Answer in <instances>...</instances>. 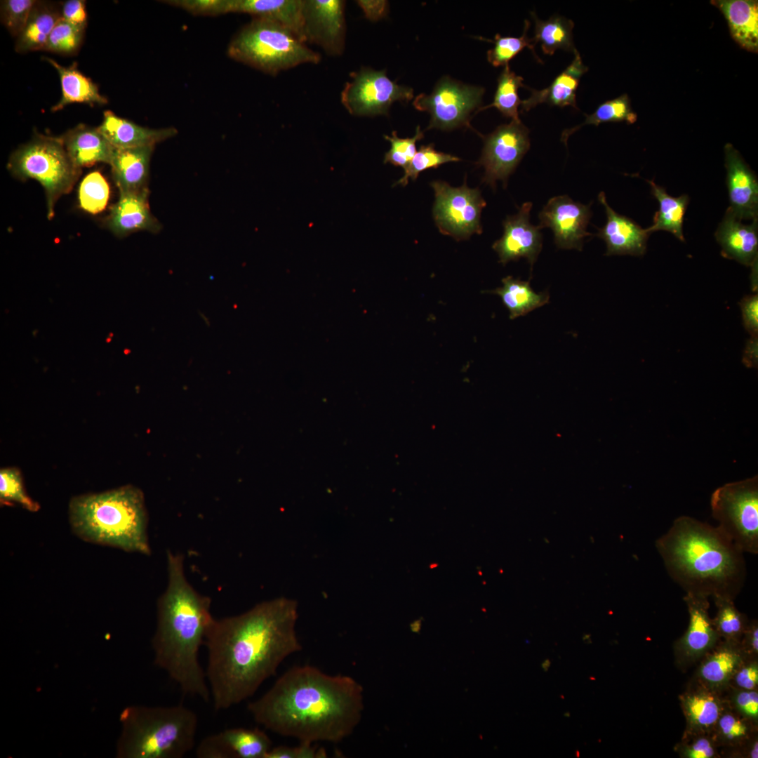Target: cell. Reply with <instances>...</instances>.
I'll use <instances>...</instances> for the list:
<instances>
[{"label":"cell","mask_w":758,"mask_h":758,"mask_svg":"<svg viewBox=\"0 0 758 758\" xmlns=\"http://www.w3.org/2000/svg\"><path fill=\"white\" fill-rule=\"evenodd\" d=\"M297 618V602L278 597L239 615L214 619L204 644L206 675L216 710L252 696L285 658L302 650Z\"/></svg>","instance_id":"1"},{"label":"cell","mask_w":758,"mask_h":758,"mask_svg":"<svg viewBox=\"0 0 758 758\" xmlns=\"http://www.w3.org/2000/svg\"><path fill=\"white\" fill-rule=\"evenodd\" d=\"M362 686L352 677L310 666L284 672L248 710L258 724L300 743H338L352 734L364 709Z\"/></svg>","instance_id":"2"},{"label":"cell","mask_w":758,"mask_h":758,"mask_svg":"<svg viewBox=\"0 0 758 758\" xmlns=\"http://www.w3.org/2000/svg\"><path fill=\"white\" fill-rule=\"evenodd\" d=\"M167 571L168 584L157 601V626L152 641L154 664L183 693L208 702L210 689L198 656L215 619L211 600L187 581L180 554L167 552Z\"/></svg>","instance_id":"3"},{"label":"cell","mask_w":758,"mask_h":758,"mask_svg":"<svg viewBox=\"0 0 758 758\" xmlns=\"http://www.w3.org/2000/svg\"><path fill=\"white\" fill-rule=\"evenodd\" d=\"M655 547L668 575L686 593L735 599L744 587V553L717 526L681 516Z\"/></svg>","instance_id":"4"},{"label":"cell","mask_w":758,"mask_h":758,"mask_svg":"<svg viewBox=\"0 0 758 758\" xmlns=\"http://www.w3.org/2000/svg\"><path fill=\"white\" fill-rule=\"evenodd\" d=\"M68 514L72 531L84 541L125 552L151 553L144 495L132 485L74 496Z\"/></svg>","instance_id":"5"},{"label":"cell","mask_w":758,"mask_h":758,"mask_svg":"<svg viewBox=\"0 0 758 758\" xmlns=\"http://www.w3.org/2000/svg\"><path fill=\"white\" fill-rule=\"evenodd\" d=\"M119 721V758H181L195 745L198 718L182 705L128 706Z\"/></svg>","instance_id":"6"},{"label":"cell","mask_w":758,"mask_h":758,"mask_svg":"<svg viewBox=\"0 0 758 758\" xmlns=\"http://www.w3.org/2000/svg\"><path fill=\"white\" fill-rule=\"evenodd\" d=\"M233 59L275 75L300 64L318 63L321 57L291 29L277 22L253 18L228 46Z\"/></svg>","instance_id":"7"},{"label":"cell","mask_w":758,"mask_h":758,"mask_svg":"<svg viewBox=\"0 0 758 758\" xmlns=\"http://www.w3.org/2000/svg\"><path fill=\"white\" fill-rule=\"evenodd\" d=\"M7 168L15 178L34 179L41 185L49 220L54 217L57 201L72 190L81 173V168L73 163L60 137L39 133H34L29 141L13 151Z\"/></svg>","instance_id":"8"},{"label":"cell","mask_w":758,"mask_h":758,"mask_svg":"<svg viewBox=\"0 0 758 758\" xmlns=\"http://www.w3.org/2000/svg\"><path fill=\"white\" fill-rule=\"evenodd\" d=\"M712 514L722 531L743 552L758 553L757 476L725 484L712 493Z\"/></svg>","instance_id":"9"},{"label":"cell","mask_w":758,"mask_h":758,"mask_svg":"<svg viewBox=\"0 0 758 758\" xmlns=\"http://www.w3.org/2000/svg\"><path fill=\"white\" fill-rule=\"evenodd\" d=\"M484 93L482 87L465 85L444 77L438 81L431 94H419L413 105L416 109L430 114L427 129L470 128L471 113L481 105Z\"/></svg>","instance_id":"10"},{"label":"cell","mask_w":758,"mask_h":758,"mask_svg":"<svg viewBox=\"0 0 758 758\" xmlns=\"http://www.w3.org/2000/svg\"><path fill=\"white\" fill-rule=\"evenodd\" d=\"M431 185L434 191L433 215L440 232L456 239H465L481 234V213L486 202L480 191L464 184L453 187L441 180Z\"/></svg>","instance_id":"11"},{"label":"cell","mask_w":758,"mask_h":758,"mask_svg":"<svg viewBox=\"0 0 758 758\" xmlns=\"http://www.w3.org/2000/svg\"><path fill=\"white\" fill-rule=\"evenodd\" d=\"M351 78L341 92V102L354 116L387 115L394 102H408L413 98L411 88L398 85L385 70L364 67Z\"/></svg>","instance_id":"12"},{"label":"cell","mask_w":758,"mask_h":758,"mask_svg":"<svg viewBox=\"0 0 758 758\" xmlns=\"http://www.w3.org/2000/svg\"><path fill=\"white\" fill-rule=\"evenodd\" d=\"M528 133L520 119L512 120L484 138L482 154L477 162L484 168V182L492 187H495L497 180L506 182L529 149Z\"/></svg>","instance_id":"13"},{"label":"cell","mask_w":758,"mask_h":758,"mask_svg":"<svg viewBox=\"0 0 758 758\" xmlns=\"http://www.w3.org/2000/svg\"><path fill=\"white\" fill-rule=\"evenodd\" d=\"M708 597L686 593L684 601L689 615V621L684 634L674 644L677 666L685 670L699 660L720 640L709 616Z\"/></svg>","instance_id":"14"},{"label":"cell","mask_w":758,"mask_h":758,"mask_svg":"<svg viewBox=\"0 0 758 758\" xmlns=\"http://www.w3.org/2000/svg\"><path fill=\"white\" fill-rule=\"evenodd\" d=\"M590 205L576 202L566 195L552 197L540 212L538 226L552 230L558 248L581 251L584 239L591 235L586 230L592 215Z\"/></svg>","instance_id":"15"},{"label":"cell","mask_w":758,"mask_h":758,"mask_svg":"<svg viewBox=\"0 0 758 758\" xmlns=\"http://www.w3.org/2000/svg\"><path fill=\"white\" fill-rule=\"evenodd\" d=\"M344 11V1L304 0L305 42L320 46L331 55L342 54L345 38Z\"/></svg>","instance_id":"16"},{"label":"cell","mask_w":758,"mask_h":758,"mask_svg":"<svg viewBox=\"0 0 758 758\" xmlns=\"http://www.w3.org/2000/svg\"><path fill=\"white\" fill-rule=\"evenodd\" d=\"M272 741L262 730L231 728L204 738L196 748L199 758H266Z\"/></svg>","instance_id":"17"},{"label":"cell","mask_w":758,"mask_h":758,"mask_svg":"<svg viewBox=\"0 0 758 758\" xmlns=\"http://www.w3.org/2000/svg\"><path fill=\"white\" fill-rule=\"evenodd\" d=\"M531 202L522 204L518 213L503 222V234L493 244L499 261L505 265L525 258L531 265L536 262L542 248V234L538 226L530 222Z\"/></svg>","instance_id":"18"},{"label":"cell","mask_w":758,"mask_h":758,"mask_svg":"<svg viewBox=\"0 0 758 758\" xmlns=\"http://www.w3.org/2000/svg\"><path fill=\"white\" fill-rule=\"evenodd\" d=\"M724 153L730 201L727 209L740 220H756L758 214L757 178L731 144H726Z\"/></svg>","instance_id":"19"},{"label":"cell","mask_w":758,"mask_h":758,"mask_svg":"<svg viewBox=\"0 0 758 758\" xmlns=\"http://www.w3.org/2000/svg\"><path fill=\"white\" fill-rule=\"evenodd\" d=\"M679 700L686 719L684 733H712L727 705L722 692L706 687L693 677Z\"/></svg>","instance_id":"20"},{"label":"cell","mask_w":758,"mask_h":758,"mask_svg":"<svg viewBox=\"0 0 758 758\" xmlns=\"http://www.w3.org/2000/svg\"><path fill=\"white\" fill-rule=\"evenodd\" d=\"M598 200L604 206L607 218L606 224L598 229L597 234L606 242L605 255L642 256L646 253L650 234L630 218L613 210L608 204L604 192L599 194Z\"/></svg>","instance_id":"21"},{"label":"cell","mask_w":758,"mask_h":758,"mask_svg":"<svg viewBox=\"0 0 758 758\" xmlns=\"http://www.w3.org/2000/svg\"><path fill=\"white\" fill-rule=\"evenodd\" d=\"M149 194V191L119 194L105 220L106 227L120 238L138 231L159 232L162 225L151 213Z\"/></svg>","instance_id":"22"},{"label":"cell","mask_w":758,"mask_h":758,"mask_svg":"<svg viewBox=\"0 0 758 758\" xmlns=\"http://www.w3.org/2000/svg\"><path fill=\"white\" fill-rule=\"evenodd\" d=\"M154 146L114 147L109 163L119 194L149 191V164Z\"/></svg>","instance_id":"23"},{"label":"cell","mask_w":758,"mask_h":758,"mask_svg":"<svg viewBox=\"0 0 758 758\" xmlns=\"http://www.w3.org/2000/svg\"><path fill=\"white\" fill-rule=\"evenodd\" d=\"M722 255L746 266L757 262V220L743 224L728 209L715 232Z\"/></svg>","instance_id":"24"},{"label":"cell","mask_w":758,"mask_h":758,"mask_svg":"<svg viewBox=\"0 0 758 758\" xmlns=\"http://www.w3.org/2000/svg\"><path fill=\"white\" fill-rule=\"evenodd\" d=\"M745 659L739 644L721 639L699 660L693 678L706 687L722 693Z\"/></svg>","instance_id":"25"},{"label":"cell","mask_w":758,"mask_h":758,"mask_svg":"<svg viewBox=\"0 0 758 758\" xmlns=\"http://www.w3.org/2000/svg\"><path fill=\"white\" fill-rule=\"evenodd\" d=\"M98 128L116 148L155 146L178 133L174 127L154 129L140 126L110 110L104 112L102 121Z\"/></svg>","instance_id":"26"},{"label":"cell","mask_w":758,"mask_h":758,"mask_svg":"<svg viewBox=\"0 0 758 758\" xmlns=\"http://www.w3.org/2000/svg\"><path fill=\"white\" fill-rule=\"evenodd\" d=\"M69 157L79 168L109 164L114 149L98 127L79 124L60 136Z\"/></svg>","instance_id":"27"},{"label":"cell","mask_w":758,"mask_h":758,"mask_svg":"<svg viewBox=\"0 0 758 758\" xmlns=\"http://www.w3.org/2000/svg\"><path fill=\"white\" fill-rule=\"evenodd\" d=\"M571 63L547 88L538 91L528 88L531 96L521 102V112H527L539 104L547 103L552 106H571L578 109L576 91L581 77L587 71L576 50Z\"/></svg>","instance_id":"28"},{"label":"cell","mask_w":758,"mask_h":758,"mask_svg":"<svg viewBox=\"0 0 758 758\" xmlns=\"http://www.w3.org/2000/svg\"><path fill=\"white\" fill-rule=\"evenodd\" d=\"M303 4L304 0H230V13H247L281 24L305 43Z\"/></svg>","instance_id":"29"},{"label":"cell","mask_w":758,"mask_h":758,"mask_svg":"<svg viewBox=\"0 0 758 758\" xmlns=\"http://www.w3.org/2000/svg\"><path fill=\"white\" fill-rule=\"evenodd\" d=\"M710 3L724 15L733 40L747 51L757 53L758 1L712 0Z\"/></svg>","instance_id":"30"},{"label":"cell","mask_w":758,"mask_h":758,"mask_svg":"<svg viewBox=\"0 0 758 758\" xmlns=\"http://www.w3.org/2000/svg\"><path fill=\"white\" fill-rule=\"evenodd\" d=\"M42 59L56 69L61 83L62 95L60 100L51 107L52 112L60 111L75 102L85 103L91 107L107 103V98L100 93L97 84L78 69L76 62L64 67L51 58L43 57Z\"/></svg>","instance_id":"31"},{"label":"cell","mask_w":758,"mask_h":758,"mask_svg":"<svg viewBox=\"0 0 758 758\" xmlns=\"http://www.w3.org/2000/svg\"><path fill=\"white\" fill-rule=\"evenodd\" d=\"M61 18V6L58 4L36 1L23 30L16 38L15 51L26 53L44 51L51 31Z\"/></svg>","instance_id":"32"},{"label":"cell","mask_w":758,"mask_h":758,"mask_svg":"<svg viewBox=\"0 0 758 758\" xmlns=\"http://www.w3.org/2000/svg\"><path fill=\"white\" fill-rule=\"evenodd\" d=\"M646 181L651 186V194L659 203V210L654 214L653 224L646 228V231L649 234L659 230L667 231L684 241L683 222L689 203V196L671 197L664 187L656 185L653 180Z\"/></svg>","instance_id":"33"},{"label":"cell","mask_w":758,"mask_h":758,"mask_svg":"<svg viewBox=\"0 0 758 758\" xmlns=\"http://www.w3.org/2000/svg\"><path fill=\"white\" fill-rule=\"evenodd\" d=\"M503 286L489 291L499 295L510 312V318L514 319L543 306L549 302L547 292H535L529 281H522L507 276L502 279Z\"/></svg>","instance_id":"34"},{"label":"cell","mask_w":758,"mask_h":758,"mask_svg":"<svg viewBox=\"0 0 758 758\" xmlns=\"http://www.w3.org/2000/svg\"><path fill=\"white\" fill-rule=\"evenodd\" d=\"M757 726L727 705L712 732L721 748L722 755H731L743 746L757 733Z\"/></svg>","instance_id":"35"},{"label":"cell","mask_w":758,"mask_h":758,"mask_svg":"<svg viewBox=\"0 0 758 758\" xmlns=\"http://www.w3.org/2000/svg\"><path fill=\"white\" fill-rule=\"evenodd\" d=\"M531 16L535 22V35L531 39L533 46L540 42L546 55H553L558 49L573 53L576 51L573 40L574 22L571 20L554 15L541 20L534 12H531Z\"/></svg>","instance_id":"36"},{"label":"cell","mask_w":758,"mask_h":758,"mask_svg":"<svg viewBox=\"0 0 758 758\" xmlns=\"http://www.w3.org/2000/svg\"><path fill=\"white\" fill-rule=\"evenodd\" d=\"M583 123L562 132L561 140L566 145L568 137L584 125L599 126L601 123L625 121L632 124L637 121V115L633 112L630 100L625 93L611 100L601 103L591 114H585Z\"/></svg>","instance_id":"37"},{"label":"cell","mask_w":758,"mask_h":758,"mask_svg":"<svg viewBox=\"0 0 758 758\" xmlns=\"http://www.w3.org/2000/svg\"><path fill=\"white\" fill-rule=\"evenodd\" d=\"M712 599L717 612L712 620L718 635L722 640L739 644L749 620L736 607L734 599L721 596Z\"/></svg>","instance_id":"38"},{"label":"cell","mask_w":758,"mask_h":758,"mask_svg":"<svg viewBox=\"0 0 758 758\" xmlns=\"http://www.w3.org/2000/svg\"><path fill=\"white\" fill-rule=\"evenodd\" d=\"M524 79L512 71L509 65L504 68L498 79V85L492 103L479 108V111L496 107L503 116L512 120H519L518 108L521 100L518 89L525 86Z\"/></svg>","instance_id":"39"},{"label":"cell","mask_w":758,"mask_h":758,"mask_svg":"<svg viewBox=\"0 0 758 758\" xmlns=\"http://www.w3.org/2000/svg\"><path fill=\"white\" fill-rule=\"evenodd\" d=\"M109 195V185L105 178L99 171H93L84 177L79 185V206L89 213H99L106 208Z\"/></svg>","instance_id":"40"},{"label":"cell","mask_w":758,"mask_h":758,"mask_svg":"<svg viewBox=\"0 0 758 758\" xmlns=\"http://www.w3.org/2000/svg\"><path fill=\"white\" fill-rule=\"evenodd\" d=\"M0 502L1 505L17 504L32 512L40 508L38 503L27 493L21 472L16 467H4L0 470Z\"/></svg>","instance_id":"41"},{"label":"cell","mask_w":758,"mask_h":758,"mask_svg":"<svg viewBox=\"0 0 758 758\" xmlns=\"http://www.w3.org/2000/svg\"><path fill=\"white\" fill-rule=\"evenodd\" d=\"M530 22H524V32L520 37L502 36L497 34L494 40H488L494 44V47L487 51V60L494 67L505 66L524 48L528 47L537 60L541 62L536 54L531 39L527 36Z\"/></svg>","instance_id":"42"},{"label":"cell","mask_w":758,"mask_h":758,"mask_svg":"<svg viewBox=\"0 0 758 758\" xmlns=\"http://www.w3.org/2000/svg\"><path fill=\"white\" fill-rule=\"evenodd\" d=\"M85 29L61 18L51 31L44 51L64 55L76 54L82 44Z\"/></svg>","instance_id":"43"},{"label":"cell","mask_w":758,"mask_h":758,"mask_svg":"<svg viewBox=\"0 0 758 758\" xmlns=\"http://www.w3.org/2000/svg\"><path fill=\"white\" fill-rule=\"evenodd\" d=\"M681 758H717L721 748L712 733H684L674 748Z\"/></svg>","instance_id":"44"},{"label":"cell","mask_w":758,"mask_h":758,"mask_svg":"<svg viewBox=\"0 0 758 758\" xmlns=\"http://www.w3.org/2000/svg\"><path fill=\"white\" fill-rule=\"evenodd\" d=\"M458 161L460 159L456 156L437 151L432 144L421 146L404 169V176L394 185L405 186L409 179L416 180L419 173L427 169L437 168L443 164Z\"/></svg>","instance_id":"45"},{"label":"cell","mask_w":758,"mask_h":758,"mask_svg":"<svg viewBox=\"0 0 758 758\" xmlns=\"http://www.w3.org/2000/svg\"><path fill=\"white\" fill-rule=\"evenodd\" d=\"M36 0L1 1V21L11 36L18 37L23 30Z\"/></svg>","instance_id":"46"},{"label":"cell","mask_w":758,"mask_h":758,"mask_svg":"<svg viewBox=\"0 0 758 758\" xmlns=\"http://www.w3.org/2000/svg\"><path fill=\"white\" fill-rule=\"evenodd\" d=\"M384 137L391 145L390 150L385 154L384 163L402 167L404 170L417 152L415 144L423 138V133L420 126H417L415 134L412 138H401L397 136L396 131H392L390 136Z\"/></svg>","instance_id":"47"},{"label":"cell","mask_w":758,"mask_h":758,"mask_svg":"<svg viewBox=\"0 0 758 758\" xmlns=\"http://www.w3.org/2000/svg\"><path fill=\"white\" fill-rule=\"evenodd\" d=\"M729 707L758 725V691L728 686L723 692Z\"/></svg>","instance_id":"48"},{"label":"cell","mask_w":758,"mask_h":758,"mask_svg":"<svg viewBox=\"0 0 758 758\" xmlns=\"http://www.w3.org/2000/svg\"><path fill=\"white\" fill-rule=\"evenodd\" d=\"M162 2L193 15L215 16L230 13V0H167Z\"/></svg>","instance_id":"49"},{"label":"cell","mask_w":758,"mask_h":758,"mask_svg":"<svg viewBox=\"0 0 758 758\" xmlns=\"http://www.w3.org/2000/svg\"><path fill=\"white\" fill-rule=\"evenodd\" d=\"M326 752L310 743H300L298 746L288 747L279 745L272 747L266 758H324Z\"/></svg>","instance_id":"50"},{"label":"cell","mask_w":758,"mask_h":758,"mask_svg":"<svg viewBox=\"0 0 758 758\" xmlns=\"http://www.w3.org/2000/svg\"><path fill=\"white\" fill-rule=\"evenodd\" d=\"M728 686L744 690H757L758 659L746 658L736 670Z\"/></svg>","instance_id":"51"},{"label":"cell","mask_w":758,"mask_h":758,"mask_svg":"<svg viewBox=\"0 0 758 758\" xmlns=\"http://www.w3.org/2000/svg\"><path fill=\"white\" fill-rule=\"evenodd\" d=\"M743 324L751 337L758 335V295L757 294L745 296L740 302Z\"/></svg>","instance_id":"52"},{"label":"cell","mask_w":758,"mask_h":758,"mask_svg":"<svg viewBox=\"0 0 758 758\" xmlns=\"http://www.w3.org/2000/svg\"><path fill=\"white\" fill-rule=\"evenodd\" d=\"M61 18L75 25L86 28L88 15L86 1L68 0L60 4Z\"/></svg>","instance_id":"53"},{"label":"cell","mask_w":758,"mask_h":758,"mask_svg":"<svg viewBox=\"0 0 758 758\" xmlns=\"http://www.w3.org/2000/svg\"><path fill=\"white\" fill-rule=\"evenodd\" d=\"M747 659H758V622L749 620L739 642Z\"/></svg>","instance_id":"54"},{"label":"cell","mask_w":758,"mask_h":758,"mask_svg":"<svg viewBox=\"0 0 758 758\" xmlns=\"http://www.w3.org/2000/svg\"><path fill=\"white\" fill-rule=\"evenodd\" d=\"M365 16L372 21L378 20L387 14V2L386 1H357Z\"/></svg>","instance_id":"55"},{"label":"cell","mask_w":758,"mask_h":758,"mask_svg":"<svg viewBox=\"0 0 758 758\" xmlns=\"http://www.w3.org/2000/svg\"><path fill=\"white\" fill-rule=\"evenodd\" d=\"M731 757L757 758L758 737L757 733L749 739L743 746L734 751Z\"/></svg>","instance_id":"56"},{"label":"cell","mask_w":758,"mask_h":758,"mask_svg":"<svg viewBox=\"0 0 758 758\" xmlns=\"http://www.w3.org/2000/svg\"><path fill=\"white\" fill-rule=\"evenodd\" d=\"M757 337H751L748 341L743 355V363L748 367L757 366Z\"/></svg>","instance_id":"57"},{"label":"cell","mask_w":758,"mask_h":758,"mask_svg":"<svg viewBox=\"0 0 758 758\" xmlns=\"http://www.w3.org/2000/svg\"><path fill=\"white\" fill-rule=\"evenodd\" d=\"M550 661L548 659H547L544 662H543V663L541 665V667L545 671H547L548 670V668L550 667Z\"/></svg>","instance_id":"58"}]
</instances>
